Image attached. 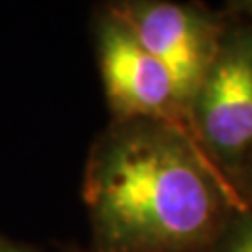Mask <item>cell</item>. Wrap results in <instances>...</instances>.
I'll use <instances>...</instances> for the list:
<instances>
[{
	"mask_svg": "<svg viewBox=\"0 0 252 252\" xmlns=\"http://www.w3.org/2000/svg\"><path fill=\"white\" fill-rule=\"evenodd\" d=\"M82 200L94 252H206L232 211V181L189 129L112 120L92 144Z\"/></svg>",
	"mask_w": 252,
	"mask_h": 252,
	"instance_id": "obj_1",
	"label": "cell"
},
{
	"mask_svg": "<svg viewBox=\"0 0 252 252\" xmlns=\"http://www.w3.org/2000/svg\"><path fill=\"white\" fill-rule=\"evenodd\" d=\"M206 252H252V213L239 207L230 213Z\"/></svg>",
	"mask_w": 252,
	"mask_h": 252,
	"instance_id": "obj_5",
	"label": "cell"
},
{
	"mask_svg": "<svg viewBox=\"0 0 252 252\" xmlns=\"http://www.w3.org/2000/svg\"><path fill=\"white\" fill-rule=\"evenodd\" d=\"M230 15L252 23V0H228V9Z\"/></svg>",
	"mask_w": 252,
	"mask_h": 252,
	"instance_id": "obj_7",
	"label": "cell"
},
{
	"mask_svg": "<svg viewBox=\"0 0 252 252\" xmlns=\"http://www.w3.org/2000/svg\"><path fill=\"white\" fill-rule=\"evenodd\" d=\"M187 122L198 146L234 185L241 162L252 152V23L230 15L189 101Z\"/></svg>",
	"mask_w": 252,
	"mask_h": 252,
	"instance_id": "obj_2",
	"label": "cell"
},
{
	"mask_svg": "<svg viewBox=\"0 0 252 252\" xmlns=\"http://www.w3.org/2000/svg\"><path fill=\"white\" fill-rule=\"evenodd\" d=\"M94 41L112 120H157L189 129L170 73L107 4L95 11Z\"/></svg>",
	"mask_w": 252,
	"mask_h": 252,
	"instance_id": "obj_4",
	"label": "cell"
},
{
	"mask_svg": "<svg viewBox=\"0 0 252 252\" xmlns=\"http://www.w3.org/2000/svg\"><path fill=\"white\" fill-rule=\"evenodd\" d=\"M71 252H86V251H71ZM88 252H94V251H88Z\"/></svg>",
	"mask_w": 252,
	"mask_h": 252,
	"instance_id": "obj_9",
	"label": "cell"
},
{
	"mask_svg": "<svg viewBox=\"0 0 252 252\" xmlns=\"http://www.w3.org/2000/svg\"><path fill=\"white\" fill-rule=\"evenodd\" d=\"M0 252H45V251L39 249V247H34V245L13 241V239H8V237L0 235Z\"/></svg>",
	"mask_w": 252,
	"mask_h": 252,
	"instance_id": "obj_8",
	"label": "cell"
},
{
	"mask_svg": "<svg viewBox=\"0 0 252 252\" xmlns=\"http://www.w3.org/2000/svg\"><path fill=\"white\" fill-rule=\"evenodd\" d=\"M234 187L243 207H247L252 213V152L245 157V161L241 162L239 170L235 174Z\"/></svg>",
	"mask_w": 252,
	"mask_h": 252,
	"instance_id": "obj_6",
	"label": "cell"
},
{
	"mask_svg": "<svg viewBox=\"0 0 252 252\" xmlns=\"http://www.w3.org/2000/svg\"><path fill=\"white\" fill-rule=\"evenodd\" d=\"M105 4L166 67L187 114L190 97L230 23V13L215 11L202 2L107 0Z\"/></svg>",
	"mask_w": 252,
	"mask_h": 252,
	"instance_id": "obj_3",
	"label": "cell"
}]
</instances>
